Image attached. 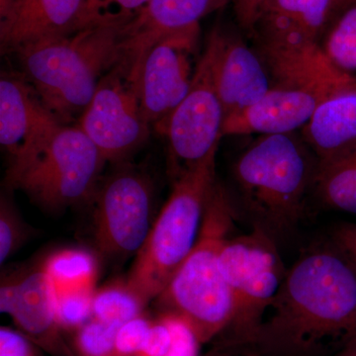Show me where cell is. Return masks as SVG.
Wrapping results in <instances>:
<instances>
[{
  "instance_id": "obj_8",
  "label": "cell",
  "mask_w": 356,
  "mask_h": 356,
  "mask_svg": "<svg viewBox=\"0 0 356 356\" xmlns=\"http://www.w3.org/2000/svg\"><path fill=\"white\" fill-rule=\"evenodd\" d=\"M216 30L208 39L188 93L163 124L154 129L168 142L173 179L219 147L225 112L216 86Z\"/></svg>"
},
{
  "instance_id": "obj_7",
  "label": "cell",
  "mask_w": 356,
  "mask_h": 356,
  "mask_svg": "<svg viewBox=\"0 0 356 356\" xmlns=\"http://www.w3.org/2000/svg\"><path fill=\"white\" fill-rule=\"evenodd\" d=\"M235 316L229 329L236 343L248 344L254 337L286 276L277 243L261 229L226 238L220 254Z\"/></svg>"
},
{
  "instance_id": "obj_16",
  "label": "cell",
  "mask_w": 356,
  "mask_h": 356,
  "mask_svg": "<svg viewBox=\"0 0 356 356\" xmlns=\"http://www.w3.org/2000/svg\"><path fill=\"white\" fill-rule=\"evenodd\" d=\"M329 97L313 89L273 88L259 102L227 117L222 137L296 133L305 127L318 105Z\"/></svg>"
},
{
  "instance_id": "obj_4",
  "label": "cell",
  "mask_w": 356,
  "mask_h": 356,
  "mask_svg": "<svg viewBox=\"0 0 356 356\" xmlns=\"http://www.w3.org/2000/svg\"><path fill=\"white\" fill-rule=\"evenodd\" d=\"M236 218L226 187L217 181L197 242L154 299L161 312L186 321L201 343L228 330L235 316V303L222 273L220 254Z\"/></svg>"
},
{
  "instance_id": "obj_27",
  "label": "cell",
  "mask_w": 356,
  "mask_h": 356,
  "mask_svg": "<svg viewBox=\"0 0 356 356\" xmlns=\"http://www.w3.org/2000/svg\"><path fill=\"white\" fill-rule=\"evenodd\" d=\"M95 293L62 295L56 297V315L63 332H76L92 318Z\"/></svg>"
},
{
  "instance_id": "obj_12",
  "label": "cell",
  "mask_w": 356,
  "mask_h": 356,
  "mask_svg": "<svg viewBox=\"0 0 356 356\" xmlns=\"http://www.w3.org/2000/svg\"><path fill=\"white\" fill-rule=\"evenodd\" d=\"M252 37L273 88L313 89L327 96L356 88V76L337 69L318 42L297 33Z\"/></svg>"
},
{
  "instance_id": "obj_20",
  "label": "cell",
  "mask_w": 356,
  "mask_h": 356,
  "mask_svg": "<svg viewBox=\"0 0 356 356\" xmlns=\"http://www.w3.org/2000/svg\"><path fill=\"white\" fill-rule=\"evenodd\" d=\"M301 136L318 159L356 144V88L321 103Z\"/></svg>"
},
{
  "instance_id": "obj_5",
  "label": "cell",
  "mask_w": 356,
  "mask_h": 356,
  "mask_svg": "<svg viewBox=\"0 0 356 356\" xmlns=\"http://www.w3.org/2000/svg\"><path fill=\"white\" fill-rule=\"evenodd\" d=\"M218 149L173 179L172 193L136 254L126 280L147 303L165 289L197 242L218 181Z\"/></svg>"
},
{
  "instance_id": "obj_32",
  "label": "cell",
  "mask_w": 356,
  "mask_h": 356,
  "mask_svg": "<svg viewBox=\"0 0 356 356\" xmlns=\"http://www.w3.org/2000/svg\"><path fill=\"white\" fill-rule=\"evenodd\" d=\"M332 243L350 261L356 270V224L346 222L332 232Z\"/></svg>"
},
{
  "instance_id": "obj_17",
  "label": "cell",
  "mask_w": 356,
  "mask_h": 356,
  "mask_svg": "<svg viewBox=\"0 0 356 356\" xmlns=\"http://www.w3.org/2000/svg\"><path fill=\"white\" fill-rule=\"evenodd\" d=\"M229 0H151L134 14L127 25L125 56L142 65L147 51L161 39L199 26L205 16Z\"/></svg>"
},
{
  "instance_id": "obj_37",
  "label": "cell",
  "mask_w": 356,
  "mask_h": 356,
  "mask_svg": "<svg viewBox=\"0 0 356 356\" xmlns=\"http://www.w3.org/2000/svg\"><path fill=\"white\" fill-rule=\"evenodd\" d=\"M93 4H95L96 6L100 7V8H105V2L104 0H91Z\"/></svg>"
},
{
  "instance_id": "obj_25",
  "label": "cell",
  "mask_w": 356,
  "mask_h": 356,
  "mask_svg": "<svg viewBox=\"0 0 356 356\" xmlns=\"http://www.w3.org/2000/svg\"><path fill=\"white\" fill-rule=\"evenodd\" d=\"M118 327L91 318L74 332L72 353L74 356H116L115 337Z\"/></svg>"
},
{
  "instance_id": "obj_28",
  "label": "cell",
  "mask_w": 356,
  "mask_h": 356,
  "mask_svg": "<svg viewBox=\"0 0 356 356\" xmlns=\"http://www.w3.org/2000/svg\"><path fill=\"white\" fill-rule=\"evenodd\" d=\"M152 325L153 321L143 314L140 317L120 325L115 337L116 356L137 355L146 341Z\"/></svg>"
},
{
  "instance_id": "obj_11",
  "label": "cell",
  "mask_w": 356,
  "mask_h": 356,
  "mask_svg": "<svg viewBox=\"0 0 356 356\" xmlns=\"http://www.w3.org/2000/svg\"><path fill=\"white\" fill-rule=\"evenodd\" d=\"M107 13L91 0H0L1 53L72 36Z\"/></svg>"
},
{
  "instance_id": "obj_31",
  "label": "cell",
  "mask_w": 356,
  "mask_h": 356,
  "mask_svg": "<svg viewBox=\"0 0 356 356\" xmlns=\"http://www.w3.org/2000/svg\"><path fill=\"white\" fill-rule=\"evenodd\" d=\"M33 344L20 331L7 327L0 329V356H37Z\"/></svg>"
},
{
  "instance_id": "obj_21",
  "label": "cell",
  "mask_w": 356,
  "mask_h": 356,
  "mask_svg": "<svg viewBox=\"0 0 356 356\" xmlns=\"http://www.w3.org/2000/svg\"><path fill=\"white\" fill-rule=\"evenodd\" d=\"M312 196L327 209L356 215V144L318 159Z\"/></svg>"
},
{
  "instance_id": "obj_38",
  "label": "cell",
  "mask_w": 356,
  "mask_h": 356,
  "mask_svg": "<svg viewBox=\"0 0 356 356\" xmlns=\"http://www.w3.org/2000/svg\"><path fill=\"white\" fill-rule=\"evenodd\" d=\"M351 0H341V3H343V7L346 6V4L348 3V2H350Z\"/></svg>"
},
{
  "instance_id": "obj_9",
  "label": "cell",
  "mask_w": 356,
  "mask_h": 356,
  "mask_svg": "<svg viewBox=\"0 0 356 356\" xmlns=\"http://www.w3.org/2000/svg\"><path fill=\"white\" fill-rule=\"evenodd\" d=\"M93 236L100 254L111 259L136 255L153 227V182L124 163L102 178L93 196Z\"/></svg>"
},
{
  "instance_id": "obj_13",
  "label": "cell",
  "mask_w": 356,
  "mask_h": 356,
  "mask_svg": "<svg viewBox=\"0 0 356 356\" xmlns=\"http://www.w3.org/2000/svg\"><path fill=\"white\" fill-rule=\"evenodd\" d=\"M199 26L161 39L147 51L139 79L140 108L156 129L188 93L194 72L191 55L197 47Z\"/></svg>"
},
{
  "instance_id": "obj_26",
  "label": "cell",
  "mask_w": 356,
  "mask_h": 356,
  "mask_svg": "<svg viewBox=\"0 0 356 356\" xmlns=\"http://www.w3.org/2000/svg\"><path fill=\"white\" fill-rule=\"evenodd\" d=\"M33 229L22 219L13 204L2 196L0 202V264L27 242Z\"/></svg>"
},
{
  "instance_id": "obj_35",
  "label": "cell",
  "mask_w": 356,
  "mask_h": 356,
  "mask_svg": "<svg viewBox=\"0 0 356 356\" xmlns=\"http://www.w3.org/2000/svg\"><path fill=\"white\" fill-rule=\"evenodd\" d=\"M151 0H108L109 3H113L119 7L118 13L133 15L140 9L144 8Z\"/></svg>"
},
{
  "instance_id": "obj_23",
  "label": "cell",
  "mask_w": 356,
  "mask_h": 356,
  "mask_svg": "<svg viewBox=\"0 0 356 356\" xmlns=\"http://www.w3.org/2000/svg\"><path fill=\"white\" fill-rule=\"evenodd\" d=\"M147 303L127 280H115L96 289L92 299V318L120 327L144 314Z\"/></svg>"
},
{
  "instance_id": "obj_33",
  "label": "cell",
  "mask_w": 356,
  "mask_h": 356,
  "mask_svg": "<svg viewBox=\"0 0 356 356\" xmlns=\"http://www.w3.org/2000/svg\"><path fill=\"white\" fill-rule=\"evenodd\" d=\"M25 273H15L2 278L0 286V311L10 316L17 298L21 280Z\"/></svg>"
},
{
  "instance_id": "obj_6",
  "label": "cell",
  "mask_w": 356,
  "mask_h": 356,
  "mask_svg": "<svg viewBox=\"0 0 356 356\" xmlns=\"http://www.w3.org/2000/svg\"><path fill=\"white\" fill-rule=\"evenodd\" d=\"M106 163L79 125H62L31 153L9 163L6 182L55 212L92 200Z\"/></svg>"
},
{
  "instance_id": "obj_10",
  "label": "cell",
  "mask_w": 356,
  "mask_h": 356,
  "mask_svg": "<svg viewBox=\"0 0 356 356\" xmlns=\"http://www.w3.org/2000/svg\"><path fill=\"white\" fill-rule=\"evenodd\" d=\"M139 79L126 60L105 74L79 126L107 163H124L149 138L151 125L140 108Z\"/></svg>"
},
{
  "instance_id": "obj_30",
  "label": "cell",
  "mask_w": 356,
  "mask_h": 356,
  "mask_svg": "<svg viewBox=\"0 0 356 356\" xmlns=\"http://www.w3.org/2000/svg\"><path fill=\"white\" fill-rule=\"evenodd\" d=\"M172 339L170 322L165 314L161 313L159 318L153 321L146 341L136 356H166L172 348Z\"/></svg>"
},
{
  "instance_id": "obj_29",
  "label": "cell",
  "mask_w": 356,
  "mask_h": 356,
  "mask_svg": "<svg viewBox=\"0 0 356 356\" xmlns=\"http://www.w3.org/2000/svg\"><path fill=\"white\" fill-rule=\"evenodd\" d=\"M165 314L172 330V344L166 356H198L201 341L197 334L184 318L172 313Z\"/></svg>"
},
{
  "instance_id": "obj_15",
  "label": "cell",
  "mask_w": 356,
  "mask_h": 356,
  "mask_svg": "<svg viewBox=\"0 0 356 356\" xmlns=\"http://www.w3.org/2000/svg\"><path fill=\"white\" fill-rule=\"evenodd\" d=\"M218 51L215 77L225 119L261 99L273 88L268 70L255 48L242 38L215 28Z\"/></svg>"
},
{
  "instance_id": "obj_18",
  "label": "cell",
  "mask_w": 356,
  "mask_h": 356,
  "mask_svg": "<svg viewBox=\"0 0 356 356\" xmlns=\"http://www.w3.org/2000/svg\"><path fill=\"white\" fill-rule=\"evenodd\" d=\"M10 317L18 331L44 350L54 356H74L63 339L55 293L43 262L23 275Z\"/></svg>"
},
{
  "instance_id": "obj_24",
  "label": "cell",
  "mask_w": 356,
  "mask_h": 356,
  "mask_svg": "<svg viewBox=\"0 0 356 356\" xmlns=\"http://www.w3.org/2000/svg\"><path fill=\"white\" fill-rule=\"evenodd\" d=\"M322 47L337 69L356 76V0L348 2L337 16Z\"/></svg>"
},
{
  "instance_id": "obj_36",
  "label": "cell",
  "mask_w": 356,
  "mask_h": 356,
  "mask_svg": "<svg viewBox=\"0 0 356 356\" xmlns=\"http://www.w3.org/2000/svg\"><path fill=\"white\" fill-rule=\"evenodd\" d=\"M330 356H356V341L346 344L341 350Z\"/></svg>"
},
{
  "instance_id": "obj_14",
  "label": "cell",
  "mask_w": 356,
  "mask_h": 356,
  "mask_svg": "<svg viewBox=\"0 0 356 356\" xmlns=\"http://www.w3.org/2000/svg\"><path fill=\"white\" fill-rule=\"evenodd\" d=\"M62 125L21 72H2L0 144L8 154L9 163L31 153Z\"/></svg>"
},
{
  "instance_id": "obj_19",
  "label": "cell",
  "mask_w": 356,
  "mask_h": 356,
  "mask_svg": "<svg viewBox=\"0 0 356 356\" xmlns=\"http://www.w3.org/2000/svg\"><path fill=\"white\" fill-rule=\"evenodd\" d=\"M341 0H264L252 33H298L322 44L343 10Z\"/></svg>"
},
{
  "instance_id": "obj_22",
  "label": "cell",
  "mask_w": 356,
  "mask_h": 356,
  "mask_svg": "<svg viewBox=\"0 0 356 356\" xmlns=\"http://www.w3.org/2000/svg\"><path fill=\"white\" fill-rule=\"evenodd\" d=\"M55 296L95 293L98 262L90 252L81 248H65L54 252L43 261Z\"/></svg>"
},
{
  "instance_id": "obj_1",
  "label": "cell",
  "mask_w": 356,
  "mask_h": 356,
  "mask_svg": "<svg viewBox=\"0 0 356 356\" xmlns=\"http://www.w3.org/2000/svg\"><path fill=\"white\" fill-rule=\"evenodd\" d=\"M252 344L259 356H317L356 341V270L332 245L288 269Z\"/></svg>"
},
{
  "instance_id": "obj_34",
  "label": "cell",
  "mask_w": 356,
  "mask_h": 356,
  "mask_svg": "<svg viewBox=\"0 0 356 356\" xmlns=\"http://www.w3.org/2000/svg\"><path fill=\"white\" fill-rule=\"evenodd\" d=\"M234 1H235V13L238 24L245 31L250 33L264 0H234Z\"/></svg>"
},
{
  "instance_id": "obj_3",
  "label": "cell",
  "mask_w": 356,
  "mask_h": 356,
  "mask_svg": "<svg viewBox=\"0 0 356 356\" xmlns=\"http://www.w3.org/2000/svg\"><path fill=\"white\" fill-rule=\"evenodd\" d=\"M133 15L108 13L72 36L31 44L14 54L21 74L65 125L81 118L102 77L123 60Z\"/></svg>"
},
{
  "instance_id": "obj_2",
  "label": "cell",
  "mask_w": 356,
  "mask_h": 356,
  "mask_svg": "<svg viewBox=\"0 0 356 356\" xmlns=\"http://www.w3.org/2000/svg\"><path fill=\"white\" fill-rule=\"evenodd\" d=\"M318 161L297 132L259 136L232 166L231 189L225 186L236 217L280 242L305 214Z\"/></svg>"
}]
</instances>
